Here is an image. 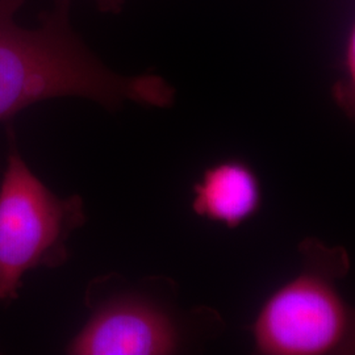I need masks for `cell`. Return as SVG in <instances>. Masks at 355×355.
<instances>
[{"label":"cell","mask_w":355,"mask_h":355,"mask_svg":"<svg viewBox=\"0 0 355 355\" xmlns=\"http://www.w3.org/2000/svg\"><path fill=\"white\" fill-rule=\"evenodd\" d=\"M26 0H0V121L42 101L76 96L116 111L125 102L168 108L175 89L157 74L124 76L89 51L71 23L73 0H54L26 29L15 15Z\"/></svg>","instance_id":"cell-1"},{"label":"cell","mask_w":355,"mask_h":355,"mask_svg":"<svg viewBox=\"0 0 355 355\" xmlns=\"http://www.w3.org/2000/svg\"><path fill=\"white\" fill-rule=\"evenodd\" d=\"M300 270L280 284L254 320V347L263 355H354L355 305L340 291L350 270L343 246L308 237Z\"/></svg>","instance_id":"cell-2"},{"label":"cell","mask_w":355,"mask_h":355,"mask_svg":"<svg viewBox=\"0 0 355 355\" xmlns=\"http://www.w3.org/2000/svg\"><path fill=\"white\" fill-rule=\"evenodd\" d=\"M83 223L82 199L53 193L12 141L0 183V302L19 296L29 270L61 266L67 258L69 236Z\"/></svg>","instance_id":"cell-3"},{"label":"cell","mask_w":355,"mask_h":355,"mask_svg":"<svg viewBox=\"0 0 355 355\" xmlns=\"http://www.w3.org/2000/svg\"><path fill=\"white\" fill-rule=\"evenodd\" d=\"M173 318L152 302L124 296L103 304L71 341L74 355H166L180 347Z\"/></svg>","instance_id":"cell-4"},{"label":"cell","mask_w":355,"mask_h":355,"mask_svg":"<svg viewBox=\"0 0 355 355\" xmlns=\"http://www.w3.org/2000/svg\"><path fill=\"white\" fill-rule=\"evenodd\" d=\"M192 193L196 215L230 229L250 220L262 205L259 178L241 159H225L205 168Z\"/></svg>","instance_id":"cell-5"},{"label":"cell","mask_w":355,"mask_h":355,"mask_svg":"<svg viewBox=\"0 0 355 355\" xmlns=\"http://www.w3.org/2000/svg\"><path fill=\"white\" fill-rule=\"evenodd\" d=\"M333 102L355 125V19L346 36L343 71L331 86Z\"/></svg>","instance_id":"cell-6"},{"label":"cell","mask_w":355,"mask_h":355,"mask_svg":"<svg viewBox=\"0 0 355 355\" xmlns=\"http://www.w3.org/2000/svg\"><path fill=\"white\" fill-rule=\"evenodd\" d=\"M96 8L103 13L119 15L123 12L127 0H94Z\"/></svg>","instance_id":"cell-7"}]
</instances>
